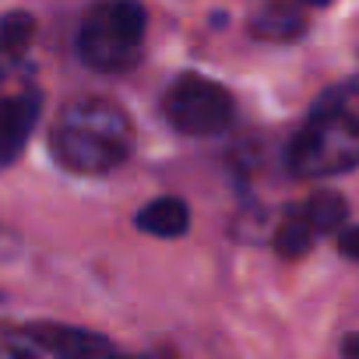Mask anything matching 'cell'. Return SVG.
I'll return each instance as SVG.
<instances>
[{
    "instance_id": "cell-1",
    "label": "cell",
    "mask_w": 359,
    "mask_h": 359,
    "mask_svg": "<svg viewBox=\"0 0 359 359\" xmlns=\"http://www.w3.org/2000/svg\"><path fill=\"white\" fill-rule=\"evenodd\" d=\"M50 148L71 172H109L130 151L127 116L106 99H81L60 116Z\"/></svg>"
},
{
    "instance_id": "cell-2",
    "label": "cell",
    "mask_w": 359,
    "mask_h": 359,
    "mask_svg": "<svg viewBox=\"0 0 359 359\" xmlns=\"http://www.w3.org/2000/svg\"><path fill=\"white\" fill-rule=\"evenodd\" d=\"M144 8L141 4H99L78 29V53L95 71H127L137 64L144 39Z\"/></svg>"
},
{
    "instance_id": "cell-3",
    "label": "cell",
    "mask_w": 359,
    "mask_h": 359,
    "mask_svg": "<svg viewBox=\"0 0 359 359\" xmlns=\"http://www.w3.org/2000/svg\"><path fill=\"white\" fill-rule=\"evenodd\" d=\"M289 165L299 176H331L359 165V116L348 109H317L296 134Z\"/></svg>"
},
{
    "instance_id": "cell-4",
    "label": "cell",
    "mask_w": 359,
    "mask_h": 359,
    "mask_svg": "<svg viewBox=\"0 0 359 359\" xmlns=\"http://www.w3.org/2000/svg\"><path fill=\"white\" fill-rule=\"evenodd\" d=\"M165 116L180 134L212 137L233 123V95L201 74H184L165 95Z\"/></svg>"
},
{
    "instance_id": "cell-5",
    "label": "cell",
    "mask_w": 359,
    "mask_h": 359,
    "mask_svg": "<svg viewBox=\"0 0 359 359\" xmlns=\"http://www.w3.org/2000/svg\"><path fill=\"white\" fill-rule=\"evenodd\" d=\"M39 109H43V95L32 88L0 99V165H11L22 155V148L29 144L39 123Z\"/></svg>"
},
{
    "instance_id": "cell-6",
    "label": "cell",
    "mask_w": 359,
    "mask_h": 359,
    "mask_svg": "<svg viewBox=\"0 0 359 359\" xmlns=\"http://www.w3.org/2000/svg\"><path fill=\"white\" fill-rule=\"evenodd\" d=\"M32 345H43L50 348L57 359H116V348L102 338V334H92V331H78V327H32L25 334Z\"/></svg>"
},
{
    "instance_id": "cell-7",
    "label": "cell",
    "mask_w": 359,
    "mask_h": 359,
    "mask_svg": "<svg viewBox=\"0 0 359 359\" xmlns=\"http://www.w3.org/2000/svg\"><path fill=\"white\" fill-rule=\"evenodd\" d=\"M134 222L151 236H184L191 229V208L180 198H155L134 215Z\"/></svg>"
},
{
    "instance_id": "cell-8",
    "label": "cell",
    "mask_w": 359,
    "mask_h": 359,
    "mask_svg": "<svg viewBox=\"0 0 359 359\" xmlns=\"http://www.w3.org/2000/svg\"><path fill=\"white\" fill-rule=\"evenodd\" d=\"M303 219H306V226L313 229V236H324V233H338L341 226H345V215H348V208H345V201L338 198V194H313L303 208Z\"/></svg>"
},
{
    "instance_id": "cell-9",
    "label": "cell",
    "mask_w": 359,
    "mask_h": 359,
    "mask_svg": "<svg viewBox=\"0 0 359 359\" xmlns=\"http://www.w3.org/2000/svg\"><path fill=\"white\" fill-rule=\"evenodd\" d=\"M254 36L261 39H296L303 32V15L289 4H271L254 18Z\"/></svg>"
},
{
    "instance_id": "cell-10",
    "label": "cell",
    "mask_w": 359,
    "mask_h": 359,
    "mask_svg": "<svg viewBox=\"0 0 359 359\" xmlns=\"http://www.w3.org/2000/svg\"><path fill=\"white\" fill-rule=\"evenodd\" d=\"M313 229L306 226V219H303V212L296 208V212H289V219L278 226V236H275V247H278V254L282 257H303L310 247H313Z\"/></svg>"
},
{
    "instance_id": "cell-11",
    "label": "cell",
    "mask_w": 359,
    "mask_h": 359,
    "mask_svg": "<svg viewBox=\"0 0 359 359\" xmlns=\"http://www.w3.org/2000/svg\"><path fill=\"white\" fill-rule=\"evenodd\" d=\"M32 29H36V22L25 11L4 15V22H0V46L4 50H25L32 43Z\"/></svg>"
},
{
    "instance_id": "cell-12",
    "label": "cell",
    "mask_w": 359,
    "mask_h": 359,
    "mask_svg": "<svg viewBox=\"0 0 359 359\" xmlns=\"http://www.w3.org/2000/svg\"><path fill=\"white\" fill-rule=\"evenodd\" d=\"M338 247H341V254H345V257L359 261V226L341 229V233H338Z\"/></svg>"
},
{
    "instance_id": "cell-13",
    "label": "cell",
    "mask_w": 359,
    "mask_h": 359,
    "mask_svg": "<svg viewBox=\"0 0 359 359\" xmlns=\"http://www.w3.org/2000/svg\"><path fill=\"white\" fill-rule=\"evenodd\" d=\"M8 355L11 359H39V352L29 338H8Z\"/></svg>"
},
{
    "instance_id": "cell-14",
    "label": "cell",
    "mask_w": 359,
    "mask_h": 359,
    "mask_svg": "<svg viewBox=\"0 0 359 359\" xmlns=\"http://www.w3.org/2000/svg\"><path fill=\"white\" fill-rule=\"evenodd\" d=\"M341 352H345L348 359H359V334H348L345 345H341Z\"/></svg>"
}]
</instances>
